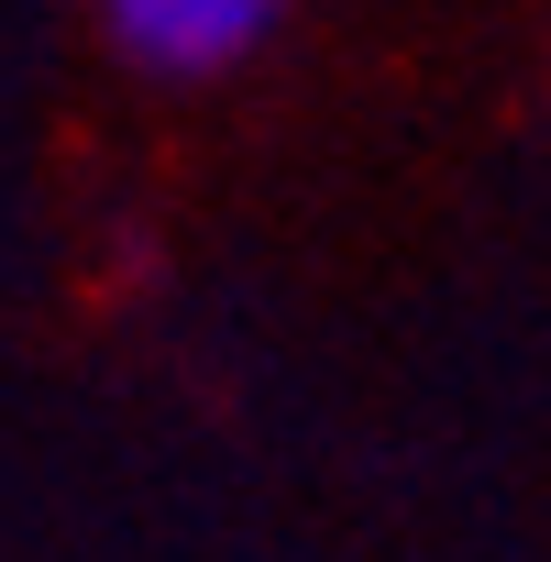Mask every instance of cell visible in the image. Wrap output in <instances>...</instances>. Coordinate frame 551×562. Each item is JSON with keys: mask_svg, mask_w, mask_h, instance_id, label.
I'll return each mask as SVG.
<instances>
[{"mask_svg": "<svg viewBox=\"0 0 551 562\" xmlns=\"http://www.w3.org/2000/svg\"><path fill=\"white\" fill-rule=\"evenodd\" d=\"M288 0H111V45L144 78H221L243 56H265Z\"/></svg>", "mask_w": 551, "mask_h": 562, "instance_id": "cell-1", "label": "cell"}]
</instances>
